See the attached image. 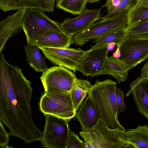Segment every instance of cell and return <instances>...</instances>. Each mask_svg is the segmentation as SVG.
<instances>
[{"label":"cell","mask_w":148,"mask_h":148,"mask_svg":"<svg viewBox=\"0 0 148 148\" xmlns=\"http://www.w3.org/2000/svg\"><path fill=\"white\" fill-rule=\"evenodd\" d=\"M31 84L21 69L8 63L0 52V120L10 136L26 143L40 141L43 134L32 119Z\"/></svg>","instance_id":"cell-1"},{"label":"cell","mask_w":148,"mask_h":148,"mask_svg":"<svg viewBox=\"0 0 148 148\" xmlns=\"http://www.w3.org/2000/svg\"><path fill=\"white\" fill-rule=\"evenodd\" d=\"M116 83L110 79L101 81L97 79L88 92L101 119L109 128H119L126 131L119 122L115 94Z\"/></svg>","instance_id":"cell-2"},{"label":"cell","mask_w":148,"mask_h":148,"mask_svg":"<svg viewBox=\"0 0 148 148\" xmlns=\"http://www.w3.org/2000/svg\"><path fill=\"white\" fill-rule=\"evenodd\" d=\"M43 12L39 9H26L22 29L27 43L33 44L41 35L48 32H63L60 23L51 19Z\"/></svg>","instance_id":"cell-3"},{"label":"cell","mask_w":148,"mask_h":148,"mask_svg":"<svg viewBox=\"0 0 148 148\" xmlns=\"http://www.w3.org/2000/svg\"><path fill=\"white\" fill-rule=\"evenodd\" d=\"M40 111L45 116L50 114L71 120L75 114L70 92L45 93L39 103Z\"/></svg>","instance_id":"cell-4"},{"label":"cell","mask_w":148,"mask_h":148,"mask_svg":"<svg viewBox=\"0 0 148 148\" xmlns=\"http://www.w3.org/2000/svg\"><path fill=\"white\" fill-rule=\"evenodd\" d=\"M45 124L40 140L43 147L47 148H66L70 130L71 120L50 114L45 115Z\"/></svg>","instance_id":"cell-5"},{"label":"cell","mask_w":148,"mask_h":148,"mask_svg":"<svg viewBox=\"0 0 148 148\" xmlns=\"http://www.w3.org/2000/svg\"><path fill=\"white\" fill-rule=\"evenodd\" d=\"M127 10L113 17L94 23L88 29L73 36L71 44L82 46L90 40L100 37L112 31L125 28Z\"/></svg>","instance_id":"cell-6"},{"label":"cell","mask_w":148,"mask_h":148,"mask_svg":"<svg viewBox=\"0 0 148 148\" xmlns=\"http://www.w3.org/2000/svg\"><path fill=\"white\" fill-rule=\"evenodd\" d=\"M117 46L121 54L119 58L129 70L148 58V38L128 34Z\"/></svg>","instance_id":"cell-7"},{"label":"cell","mask_w":148,"mask_h":148,"mask_svg":"<svg viewBox=\"0 0 148 148\" xmlns=\"http://www.w3.org/2000/svg\"><path fill=\"white\" fill-rule=\"evenodd\" d=\"M69 69L62 66H53L42 73L40 79L44 92H70L77 78Z\"/></svg>","instance_id":"cell-8"},{"label":"cell","mask_w":148,"mask_h":148,"mask_svg":"<svg viewBox=\"0 0 148 148\" xmlns=\"http://www.w3.org/2000/svg\"><path fill=\"white\" fill-rule=\"evenodd\" d=\"M39 47L53 64L64 66L75 72L85 53V51L79 48Z\"/></svg>","instance_id":"cell-9"},{"label":"cell","mask_w":148,"mask_h":148,"mask_svg":"<svg viewBox=\"0 0 148 148\" xmlns=\"http://www.w3.org/2000/svg\"><path fill=\"white\" fill-rule=\"evenodd\" d=\"M96 45L85 51L83 58L78 66L77 71L85 76L91 77L100 75L110 49L109 45Z\"/></svg>","instance_id":"cell-10"},{"label":"cell","mask_w":148,"mask_h":148,"mask_svg":"<svg viewBox=\"0 0 148 148\" xmlns=\"http://www.w3.org/2000/svg\"><path fill=\"white\" fill-rule=\"evenodd\" d=\"M101 8L89 10L86 8L77 17L66 18L60 23L62 31L73 36L88 28L100 18Z\"/></svg>","instance_id":"cell-11"},{"label":"cell","mask_w":148,"mask_h":148,"mask_svg":"<svg viewBox=\"0 0 148 148\" xmlns=\"http://www.w3.org/2000/svg\"><path fill=\"white\" fill-rule=\"evenodd\" d=\"M26 9L18 10L0 22V52L4 48L5 43L10 37L21 31Z\"/></svg>","instance_id":"cell-12"},{"label":"cell","mask_w":148,"mask_h":148,"mask_svg":"<svg viewBox=\"0 0 148 148\" xmlns=\"http://www.w3.org/2000/svg\"><path fill=\"white\" fill-rule=\"evenodd\" d=\"M93 129L105 138L111 145L112 148H135L130 140L126 131L118 128H109L101 119Z\"/></svg>","instance_id":"cell-13"},{"label":"cell","mask_w":148,"mask_h":148,"mask_svg":"<svg viewBox=\"0 0 148 148\" xmlns=\"http://www.w3.org/2000/svg\"><path fill=\"white\" fill-rule=\"evenodd\" d=\"M55 2V0H0V8L4 12L25 8L50 12L54 11Z\"/></svg>","instance_id":"cell-14"},{"label":"cell","mask_w":148,"mask_h":148,"mask_svg":"<svg viewBox=\"0 0 148 148\" xmlns=\"http://www.w3.org/2000/svg\"><path fill=\"white\" fill-rule=\"evenodd\" d=\"M129 86L130 89L126 97L132 93L138 111L148 120V77H138Z\"/></svg>","instance_id":"cell-15"},{"label":"cell","mask_w":148,"mask_h":148,"mask_svg":"<svg viewBox=\"0 0 148 148\" xmlns=\"http://www.w3.org/2000/svg\"><path fill=\"white\" fill-rule=\"evenodd\" d=\"M80 123L82 131L93 130V128L101 119L93 103L88 96L82 103L79 110L75 116Z\"/></svg>","instance_id":"cell-16"},{"label":"cell","mask_w":148,"mask_h":148,"mask_svg":"<svg viewBox=\"0 0 148 148\" xmlns=\"http://www.w3.org/2000/svg\"><path fill=\"white\" fill-rule=\"evenodd\" d=\"M72 38L63 32L51 31L42 34L32 44L39 47L66 48L71 44Z\"/></svg>","instance_id":"cell-17"},{"label":"cell","mask_w":148,"mask_h":148,"mask_svg":"<svg viewBox=\"0 0 148 148\" xmlns=\"http://www.w3.org/2000/svg\"><path fill=\"white\" fill-rule=\"evenodd\" d=\"M129 70L126 64L119 58L113 56L107 57L100 75L108 74L112 75L120 83L127 79Z\"/></svg>","instance_id":"cell-18"},{"label":"cell","mask_w":148,"mask_h":148,"mask_svg":"<svg viewBox=\"0 0 148 148\" xmlns=\"http://www.w3.org/2000/svg\"><path fill=\"white\" fill-rule=\"evenodd\" d=\"M24 48L27 62L35 71L43 73L48 69L45 58L41 54L38 46L27 43Z\"/></svg>","instance_id":"cell-19"},{"label":"cell","mask_w":148,"mask_h":148,"mask_svg":"<svg viewBox=\"0 0 148 148\" xmlns=\"http://www.w3.org/2000/svg\"><path fill=\"white\" fill-rule=\"evenodd\" d=\"M92 85L88 80L77 78L70 91V94L74 109L78 110L84 98Z\"/></svg>","instance_id":"cell-20"},{"label":"cell","mask_w":148,"mask_h":148,"mask_svg":"<svg viewBox=\"0 0 148 148\" xmlns=\"http://www.w3.org/2000/svg\"><path fill=\"white\" fill-rule=\"evenodd\" d=\"M131 142L135 148H148V125H138L135 129L126 131Z\"/></svg>","instance_id":"cell-21"},{"label":"cell","mask_w":148,"mask_h":148,"mask_svg":"<svg viewBox=\"0 0 148 148\" xmlns=\"http://www.w3.org/2000/svg\"><path fill=\"white\" fill-rule=\"evenodd\" d=\"M84 139L86 148H112L105 138L95 130L79 132Z\"/></svg>","instance_id":"cell-22"},{"label":"cell","mask_w":148,"mask_h":148,"mask_svg":"<svg viewBox=\"0 0 148 148\" xmlns=\"http://www.w3.org/2000/svg\"><path fill=\"white\" fill-rule=\"evenodd\" d=\"M126 26L148 20V5H132L127 10Z\"/></svg>","instance_id":"cell-23"},{"label":"cell","mask_w":148,"mask_h":148,"mask_svg":"<svg viewBox=\"0 0 148 148\" xmlns=\"http://www.w3.org/2000/svg\"><path fill=\"white\" fill-rule=\"evenodd\" d=\"M125 29L119 28L110 32L100 37L93 39L94 42L96 45H99L112 44L117 45L128 35Z\"/></svg>","instance_id":"cell-24"},{"label":"cell","mask_w":148,"mask_h":148,"mask_svg":"<svg viewBox=\"0 0 148 148\" xmlns=\"http://www.w3.org/2000/svg\"><path fill=\"white\" fill-rule=\"evenodd\" d=\"M56 6L74 16L79 15L86 8V0H56Z\"/></svg>","instance_id":"cell-25"},{"label":"cell","mask_w":148,"mask_h":148,"mask_svg":"<svg viewBox=\"0 0 148 148\" xmlns=\"http://www.w3.org/2000/svg\"><path fill=\"white\" fill-rule=\"evenodd\" d=\"M125 30L130 34H137L148 33V20L140 22L126 27Z\"/></svg>","instance_id":"cell-26"},{"label":"cell","mask_w":148,"mask_h":148,"mask_svg":"<svg viewBox=\"0 0 148 148\" xmlns=\"http://www.w3.org/2000/svg\"><path fill=\"white\" fill-rule=\"evenodd\" d=\"M66 148H86L85 143L78 135L70 130Z\"/></svg>","instance_id":"cell-27"},{"label":"cell","mask_w":148,"mask_h":148,"mask_svg":"<svg viewBox=\"0 0 148 148\" xmlns=\"http://www.w3.org/2000/svg\"><path fill=\"white\" fill-rule=\"evenodd\" d=\"M133 5L129 0H121L119 5L115 8L100 18L101 19H104L113 17L127 10Z\"/></svg>","instance_id":"cell-28"},{"label":"cell","mask_w":148,"mask_h":148,"mask_svg":"<svg viewBox=\"0 0 148 148\" xmlns=\"http://www.w3.org/2000/svg\"><path fill=\"white\" fill-rule=\"evenodd\" d=\"M124 93L117 86L115 88V94L117 106V114L118 115L124 111L127 108L124 99Z\"/></svg>","instance_id":"cell-29"},{"label":"cell","mask_w":148,"mask_h":148,"mask_svg":"<svg viewBox=\"0 0 148 148\" xmlns=\"http://www.w3.org/2000/svg\"><path fill=\"white\" fill-rule=\"evenodd\" d=\"M10 135L5 130L0 121V148H9L10 147L8 145L9 141Z\"/></svg>","instance_id":"cell-30"},{"label":"cell","mask_w":148,"mask_h":148,"mask_svg":"<svg viewBox=\"0 0 148 148\" xmlns=\"http://www.w3.org/2000/svg\"><path fill=\"white\" fill-rule=\"evenodd\" d=\"M121 0H106L105 4L101 6L102 8L106 7L108 13L115 8L119 4Z\"/></svg>","instance_id":"cell-31"},{"label":"cell","mask_w":148,"mask_h":148,"mask_svg":"<svg viewBox=\"0 0 148 148\" xmlns=\"http://www.w3.org/2000/svg\"><path fill=\"white\" fill-rule=\"evenodd\" d=\"M148 77V61L144 64L141 70L140 78Z\"/></svg>","instance_id":"cell-32"},{"label":"cell","mask_w":148,"mask_h":148,"mask_svg":"<svg viewBox=\"0 0 148 148\" xmlns=\"http://www.w3.org/2000/svg\"><path fill=\"white\" fill-rule=\"evenodd\" d=\"M145 5H148V0H136L134 5L135 6Z\"/></svg>","instance_id":"cell-33"},{"label":"cell","mask_w":148,"mask_h":148,"mask_svg":"<svg viewBox=\"0 0 148 148\" xmlns=\"http://www.w3.org/2000/svg\"><path fill=\"white\" fill-rule=\"evenodd\" d=\"M87 3H92L97 2L100 0H86Z\"/></svg>","instance_id":"cell-34"},{"label":"cell","mask_w":148,"mask_h":148,"mask_svg":"<svg viewBox=\"0 0 148 148\" xmlns=\"http://www.w3.org/2000/svg\"><path fill=\"white\" fill-rule=\"evenodd\" d=\"M130 2L134 5L136 3V0H129Z\"/></svg>","instance_id":"cell-35"},{"label":"cell","mask_w":148,"mask_h":148,"mask_svg":"<svg viewBox=\"0 0 148 148\" xmlns=\"http://www.w3.org/2000/svg\"><path fill=\"white\" fill-rule=\"evenodd\" d=\"M146 36L148 37V33H145Z\"/></svg>","instance_id":"cell-36"},{"label":"cell","mask_w":148,"mask_h":148,"mask_svg":"<svg viewBox=\"0 0 148 148\" xmlns=\"http://www.w3.org/2000/svg\"><path fill=\"white\" fill-rule=\"evenodd\" d=\"M55 0L56 1V0Z\"/></svg>","instance_id":"cell-37"}]
</instances>
